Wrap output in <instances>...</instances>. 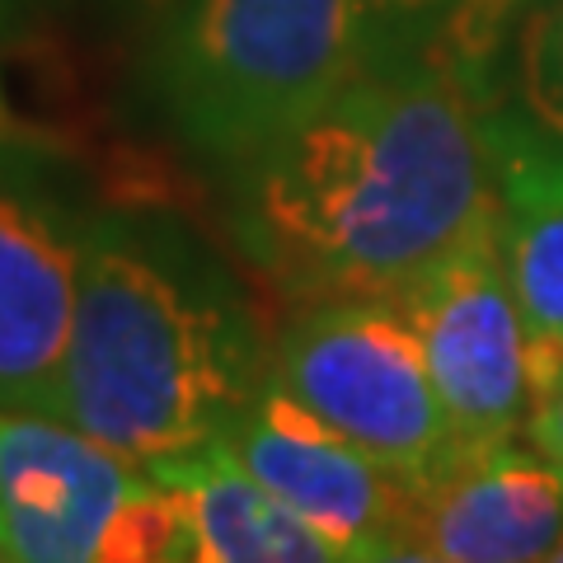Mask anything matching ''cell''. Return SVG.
Listing matches in <instances>:
<instances>
[{
	"label": "cell",
	"instance_id": "1",
	"mask_svg": "<svg viewBox=\"0 0 563 563\" xmlns=\"http://www.w3.org/2000/svg\"><path fill=\"white\" fill-rule=\"evenodd\" d=\"M493 217L479 99L437 47L372 33L306 122L231 174V231L287 301L404 296Z\"/></svg>",
	"mask_w": 563,
	"mask_h": 563
},
{
	"label": "cell",
	"instance_id": "2",
	"mask_svg": "<svg viewBox=\"0 0 563 563\" xmlns=\"http://www.w3.org/2000/svg\"><path fill=\"white\" fill-rule=\"evenodd\" d=\"M273 372L240 282L161 211L95 207L57 418L136 465L198 451Z\"/></svg>",
	"mask_w": 563,
	"mask_h": 563
},
{
	"label": "cell",
	"instance_id": "3",
	"mask_svg": "<svg viewBox=\"0 0 563 563\" xmlns=\"http://www.w3.org/2000/svg\"><path fill=\"white\" fill-rule=\"evenodd\" d=\"M366 43V0H161L146 95L179 146L231 179L339 90Z\"/></svg>",
	"mask_w": 563,
	"mask_h": 563
},
{
	"label": "cell",
	"instance_id": "4",
	"mask_svg": "<svg viewBox=\"0 0 563 563\" xmlns=\"http://www.w3.org/2000/svg\"><path fill=\"white\" fill-rule=\"evenodd\" d=\"M0 544L14 563H192L188 512L80 428L0 409Z\"/></svg>",
	"mask_w": 563,
	"mask_h": 563
},
{
	"label": "cell",
	"instance_id": "5",
	"mask_svg": "<svg viewBox=\"0 0 563 563\" xmlns=\"http://www.w3.org/2000/svg\"><path fill=\"white\" fill-rule=\"evenodd\" d=\"M273 380L404 484L428 479L461 451L395 296L301 301L273 339Z\"/></svg>",
	"mask_w": 563,
	"mask_h": 563
},
{
	"label": "cell",
	"instance_id": "6",
	"mask_svg": "<svg viewBox=\"0 0 563 563\" xmlns=\"http://www.w3.org/2000/svg\"><path fill=\"white\" fill-rule=\"evenodd\" d=\"M90 217L57 155L0 141V409L57 418Z\"/></svg>",
	"mask_w": 563,
	"mask_h": 563
},
{
	"label": "cell",
	"instance_id": "7",
	"mask_svg": "<svg viewBox=\"0 0 563 563\" xmlns=\"http://www.w3.org/2000/svg\"><path fill=\"white\" fill-rule=\"evenodd\" d=\"M428 357L461 446H498L531 418V333L503 258L498 217L395 296Z\"/></svg>",
	"mask_w": 563,
	"mask_h": 563
},
{
	"label": "cell",
	"instance_id": "8",
	"mask_svg": "<svg viewBox=\"0 0 563 563\" xmlns=\"http://www.w3.org/2000/svg\"><path fill=\"white\" fill-rule=\"evenodd\" d=\"M221 442L273 498L287 503L296 517H306L339 554L362 540L399 531L404 512H409V484L366 451L343 442L310 409H301L273 380V372L250 399V409L221 432Z\"/></svg>",
	"mask_w": 563,
	"mask_h": 563
},
{
	"label": "cell",
	"instance_id": "9",
	"mask_svg": "<svg viewBox=\"0 0 563 563\" xmlns=\"http://www.w3.org/2000/svg\"><path fill=\"white\" fill-rule=\"evenodd\" d=\"M455 563H544L563 540V470L536 446H461L409 484L404 526Z\"/></svg>",
	"mask_w": 563,
	"mask_h": 563
},
{
	"label": "cell",
	"instance_id": "10",
	"mask_svg": "<svg viewBox=\"0 0 563 563\" xmlns=\"http://www.w3.org/2000/svg\"><path fill=\"white\" fill-rule=\"evenodd\" d=\"M503 258L531 333V385L563 357V136L507 95L479 109Z\"/></svg>",
	"mask_w": 563,
	"mask_h": 563
},
{
	"label": "cell",
	"instance_id": "11",
	"mask_svg": "<svg viewBox=\"0 0 563 563\" xmlns=\"http://www.w3.org/2000/svg\"><path fill=\"white\" fill-rule=\"evenodd\" d=\"M146 470L184 503L192 563H343L306 517H296L240 465L221 437Z\"/></svg>",
	"mask_w": 563,
	"mask_h": 563
},
{
	"label": "cell",
	"instance_id": "12",
	"mask_svg": "<svg viewBox=\"0 0 563 563\" xmlns=\"http://www.w3.org/2000/svg\"><path fill=\"white\" fill-rule=\"evenodd\" d=\"M531 0H366L372 33L437 47L470 80L479 109L503 95L507 43Z\"/></svg>",
	"mask_w": 563,
	"mask_h": 563
},
{
	"label": "cell",
	"instance_id": "13",
	"mask_svg": "<svg viewBox=\"0 0 563 563\" xmlns=\"http://www.w3.org/2000/svg\"><path fill=\"white\" fill-rule=\"evenodd\" d=\"M503 95L563 136V0H531L507 43Z\"/></svg>",
	"mask_w": 563,
	"mask_h": 563
},
{
	"label": "cell",
	"instance_id": "14",
	"mask_svg": "<svg viewBox=\"0 0 563 563\" xmlns=\"http://www.w3.org/2000/svg\"><path fill=\"white\" fill-rule=\"evenodd\" d=\"M526 442L563 470V357L544 366L531 385V418H526Z\"/></svg>",
	"mask_w": 563,
	"mask_h": 563
},
{
	"label": "cell",
	"instance_id": "15",
	"mask_svg": "<svg viewBox=\"0 0 563 563\" xmlns=\"http://www.w3.org/2000/svg\"><path fill=\"white\" fill-rule=\"evenodd\" d=\"M343 563H455V559L428 550L409 531H385L376 540H362L352 550H343Z\"/></svg>",
	"mask_w": 563,
	"mask_h": 563
},
{
	"label": "cell",
	"instance_id": "16",
	"mask_svg": "<svg viewBox=\"0 0 563 563\" xmlns=\"http://www.w3.org/2000/svg\"><path fill=\"white\" fill-rule=\"evenodd\" d=\"M14 136H24V132H20V122H14V113H10L5 90H0V141H14Z\"/></svg>",
	"mask_w": 563,
	"mask_h": 563
},
{
	"label": "cell",
	"instance_id": "17",
	"mask_svg": "<svg viewBox=\"0 0 563 563\" xmlns=\"http://www.w3.org/2000/svg\"><path fill=\"white\" fill-rule=\"evenodd\" d=\"M33 5V0H0V29H10V24H20V14Z\"/></svg>",
	"mask_w": 563,
	"mask_h": 563
},
{
	"label": "cell",
	"instance_id": "18",
	"mask_svg": "<svg viewBox=\"0 0 563 563\" xmlns=\"http://www.w3.org/2000/svg\"><path fill=\"white\" fill-rule=\"evenodd\" d=\"M544 563H563V540H559V550H554L550 559H544Z\"/></svg>",
	"mask_w": 563,
	"mask_h": 563
},
{
	"label": "cell",
	"instance_id": "19",
	"mask_svg": "<svg viewBox=\"0 0 563 563\" xmlns=\"http://www.w3.org/2000/svg\"><path fill=\"white\" fill-rule=\"evenodd\" d=\"M0 563H14V554L5 550V544H0Z\"/></svg>",
	"mask_w": 563,
	"mask_h": 563
},
{
	"label": "cell",
	"instance_id": "20",
	"mask_svg": "<svg viewBox=\"0 0 563 563\" xmlns=\"http://www.w3.org/2000/svg\"><path fill=\"white\" fill-rule=\"evenodd\" d=\"M146 5H151V10H155V5H161V0H146Z\"/></svg>",
	"mask_w": 563,
	"mask_h": 563
}]
</instances>
